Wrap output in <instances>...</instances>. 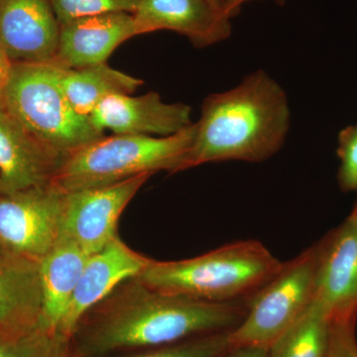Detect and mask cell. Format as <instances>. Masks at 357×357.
I'll list each match as a JSON object with an SVG mask.
<instances>
[{
  "label": "cell",
  "mask_w": 357,
  "mask_h": 357,
  "mask_svg": "<svg viewBox=\"0 0 357 357\" xmlns=\"http://www.w3.org/2000/svg\"><path fill=\"white\" fill-rule=\"evenodd\" d=\"M153 174H142L117 184L64 192L60 236L95 255L117 237L122 211Z\"/></svg>",
  "instance_id": "cell-8"
},
{
  "label": "cell",
  "mask_w": 357,
  "mask_h": 357,
  "mask_svg": "<svg viewBox=\"0 0 357 357\" xmlns=\"http://www.w3.org/2000/svg\"><path fill=\"white\" fill-rule=\"evenodd\" d=\"M138 35L132 14L128 13L98 14L61 23L53 65L79 69L107 63L117 47Z\"/></svg>",
  "instance_id": "cell-14"
},
{
  "label": "cell",
  "mask_w": 357,
  "mask_h": 357,
  "mask_svg": "<svg viewBox=\"0 0 357 357\" xmlns=\"http://www.w3.org/2000/svg\"><path fill=\"white\" fill-rule=\"evenodd\" d=\"M340 165L337 181L342 192H357V124L342 129L338 135Z\"/></svg>",
  "instance_id": "cell-23"
},
{
  "label": "cell",
  "mask_w": 357,
  "mask_h": 357,
  "mask_svg": "<svg viewBox=\"0 0 357 357\" xmlns=\"http://www.w3.org/2000/svg\"><path fill=\"white\" fill-rule=\"evenodd\" d=\"M126 286L105 303L91 340L96 351L157 347L197 333L227 332L246 312L236 302H204L161 292L137 278Z\"/></svg>",
  "instance_id": "cell-2"
},
{
  "label": "cell",
  "mask_w": 357,
  "mask_h": 357,
  "mask_svg": "<svg viewBox=\"0 0 357 357\" xmlns=\"http://www.w3.org/2000/svg\"><path fill=\"white\" fill-rule=\"evenodd\" d=\"M319 245L283 263L278 273L256 291L241 323L229 331L234 347L270 349L311 306L316 296Z\"/></svg>",
  "instance_id": "cell-6"
},
{
  "label": "cell",
  "mask_w": 357,
  "mask_h": 357,
  "mask_svg": "<svg viewBox=\"0 0 357 357\" xmlns=\"http://www.w3.org/2000/svg\"><path fill=\"white\" fill-rule=\"evenodd\" d=\"M59 81L73 109L89 117L105 98L116 93L132 95L143 82L100 63L79 69H62Z\"/></svg>",
  "instance_id": "cell-18"
},
{
  "label": "cell",
  "mask_w": 357,
  "mask_h": 357,
  "mask_svg": "<svg viewBox=\"0 0 357 357\" xmlns=\"http://www.w3.org/2000/svg\"><path fill=\"white\" fill-rule=\"evenodd\" d=\"M220 357H269V349L257 347H234Z\"/></svg>",
  "instance_id": "cell-26"
},
{
  "label": "cell",
  "mask_w": 357,
  "mask_h": 357,
  "mask_svg": "<svg viewBox=\"0 0 357 357\" xmlns=\"http://www.w3.org/2000/svg\"><path fill=\"white\" fill-rule=\"evenodd\" d=\"M131 14L139 35L169 30L199 48L225 41L232 31L231 20L208 0H137Z\"/></svg>",
  "instance_id": "cell-15"
},
{
  "label": "cell",
  "mask_w": 357,
  "mask_h": 357,
  "mask_svg": "<svg viewBox=\"0 0 357 357\" xmlns=\"http://www.w3.org/2000/svg\"><path fill=\"white\" fill-rule=\"evenodd\" d=\"M59 34L52 0H0V46L13 64H53Z\"/></svg>",
  "instance_id": "cell-13"
},
{
  "label": "cell",
  "mask_w": 357,
  "mask_h": 357,
  "mask_svg": "<svg viewBox=\"0 0 357 357\" xmlns=\"http://www.w3.org/2000/svg\"><path fill=\"white\" fill-rule=\"evenodd\" d=\"M89 121L102 133L109 130L114 134L160 137L180 132L192 124L189 105L164 102L154 91L140 96H107L93 110Z\"/></svg>",
  "instance_id": "cell-12"
},
{
  "label": "cell",
  "mask_w": 357,
  "mask_h": 357,
  "mask_svg": "<svg viewBox=\"0 0 357 357\" xmlns=\"http://www.w3.org/2000/svg\"><path fill=\"white\" fill-rule=\"evenodd\" d=\"M333 319L316 300L269 349V357H330Z\"/></svg>",
  "instance_id": "cell-19"
},
{
  "label": "cell",
  "mask_w": 357,
  "mask_h": 357,
  "mask_svg": "<svg viewBox=\"0 0 357 357\" xmlns=\"http://www.w3.org/2000/svg\"><path fill=\"white\" fill-rule=\"evenodd\" d=\"M57 333L40 326L25 335L0 333V357H57L53 342Z\"/></svg>",
  "instance_id": "cell-20"
},
{
  "label": "cell",
  "mask_w": 357,
  "mask_h": 357,
  "mask_svg": "<svg viewBox=\"0 0 357 357\" xmlns=\"http://www.w3.org/2000/svg\"><path fill=\"white\" fill-rule=\"evenodd\" d=\"M151 261L129 248L119 236L89 255L58 332L70 337L89 310L107 299L121 284L138 278Z\"/></svg>",
  "instance_id": "cell-11"
},
{
  "label": "cell",
  "mask_w": 357,
  "mask_h": 357,
  "mask_svg": "<svg viewBox=\"0 0 357 357\" xmlns=\"http://www.w3.org/2000/svg\"><path fill=\"white\" fill-rule=\"evenodd\" d=\"M354 326L356 321L342 323L333 321L330 357H357Z\"/></svg>",
  "instance_id": "cell-24"
},
{
  "label": "cell",
  "mask_w": 357,
  "mask_h": 357,
  "mask_svg": "<svg viewBox=\"0 0 357 357\" xmlns=\"http://www.w3.org/2000/svg\"><path fill=\"white\" fill-rule=\"evenodd\" d=\"M282 265L259 241H243L190 259L152 260L137 279L161 292L230 303L259 290Z\"/></svg>",
  "instance_id": "cell-3"
},
{
  "label": "cell",
  "mask_w": 357,
  "mask_h": 357,
  "mask_svg": "<svg viewBox=\"0 0 357 357\" xmlns=\"http://www.w3.org/2000/svg\"><path fill=\"white\" fill-rule=\"evenodd\" d=\"M196 126L164 137L102 136L67 155L51 184L62 192L107 187L159 171L185 170Z\"/></svg>",
  "instance_id": "cell-4"
},
{
  "label": "cell",
  "mask_w": 357,
  "mask_h": 357,
  "mask_svg": "<svg viewBox=\"0 0 357 357\" xmlns=\"http://www.w3.org/2000/svg\"><path fill=\"white\" fill-rule=\"evenodd\" d=\"M67 155L40 140L0 102V194L51 184Z\"/></svg>",
  "instance_id": "cell-10"
},
{
  "label": "cell",
  "mask_w": 357,
  "mask_h": 357,
  "mask_svg": "<svg viewBox=\"0 0 357 357\" xmlns=\"http://www.w3.org/2000/svg\"><path fill=\"white\" fill-rule=\"evenodd\" d=\"M13 67V61L0 46V102H3L4 93H6L7 84L10 79Z\"/></svg>",
  "instance_id": "cell-25"
},
{
  "label": "cell",
  "mask_w": 357,
  "mask_h": 357,
  "mask_svg": "<svg viewBox=\"0 0 357 357\" xmlns=\"http://www.w3.org/2000/svg\"><path fill=\"white\" fill-rule=\"evenodd\" d=\"M229 331L211 333L187 344L166 347L137 357H220L232 349Z\"/></svg>",
  "instance_id": "cell-22"
},
{
  "label": "cell",
  "mask_w": 357,
  "mask_h": 357,
  "mask_svg": "<svg viewBox=\"0 0 357 357\" xmlns=\"http://www.w3.org/2000/svg\"><path fill=\"white\" fill-rule=\"evenodd\" d=\"M208 1L210 2L213 8L217 9L218 11L225 15V7L227 6V0H208Z\"/></svg>",
  "instance_id": "cell-28"
},
{
  "label": "cell",
  "mask_w": 357,
  "mask_h": 357,
  "mask_svg": "<svg viewBox=\"0 0 357 357\" xmlns=\"http://www.w3.org/2000/svg\"><path fill=\"white\" fill-rule=\"evenodd\" d=\"M250 1H253V0H227V6L225 7V15L229 18V20H231L232 17H234V16L239 13L243 4ZM274 1L278 6H284L287 2V0H274Z\"/></svg>",
  "instance_id": "cell-27"
},
{
  "label": "cell",
  "mask_w": 357,
  "mask_h": 357,
  "mask_svg": "<svg viewBox=\"0 0 357 357\" xmlns=\"http://www.w3.org/2000/svg\"><path fill=\"white\" fill-rule=\"evenodd\" d=\"M288 96L265 70L251 73L238 86L206 96L185 169L206 163L271 158L290 129Z\"/></svg>",
  "instance_id": "cell-1"
},
{
  "label": "cell",
  "mask_w": 357,
  "mask_h": 357,
  "mask_svg": "<svg viewBox=\"0 0 357 357\" xmlns=\"http://www.w3.org/2000/svg\"><path fill=\"white\" fill-rule=\"evenodd\" d=\"M40 262L0 250V333L20 335L42 325Z\"/></svg>",
  "instance_id": "cell-16"
},
{
  "label": "cell",
  "mask_w": 357,
  "mask_h": 357,
  "mask_svg": "<svg viewBox=\"0 0 357 357\" xmlns=\"http://www.w3.org/2000/svg\"><path fill=\"white\" fill-rule=\"evenodd\" d=\"M63 197L52 184L0 194V250L41 262L60 236Z\"/></svg>",
  "instance_id": "cell-7"
},
{
  "label": "cell",
  "mask_w": 357,
  "mask_h": 357,
  "mask_svg": "<svg viewBox=\"0 0 357 357\" xmlns=\"http://www.w3.org/2000/svg\"><path fill=\"white\" fill-rule=\"evenodd\" d=\"M89 255L76 243L59 236L41 262L43 317L42 328L58 331Z\"/></svg>",
  "instance_id": "cell-17"
},
{
  "label": "cell",
  "mask_w": 357,
  "mask_h": 357,
  "mask_svg": "<svg viewBox=\"0 0 357 357\" xmlns=\"http://www.w3.org/2000/svg\"><path fill=\"white\" fill-rule=\"evenodd\" d=\"M137 0H52L59 22L112 13H132Z\"/></svg>",
  "instance_id": "cell-21"
},
{
  "label": "cell",
  "mask_w": 357,
  "mask_h": 357,
  "mask_svg": "<svg viewBox=\"0 0 357 357\" xmlns=\"http://www.w3.org/2000/svg\"><path fill=\"white\" fill-rule=\"evenodd\" d=\"M53 64L15 63L4 93V105L28 130L49 146L69 154L98 139L89 117L77 114L59 81Z\"/></svg>",
  "instance_id": "cell-5"
},
{
  "label": "cell",
  "mask_w": 357,
  "mask_h": 357,
  "mask_svg": "<svg viewBox=\"0 0 357 357\" xmlns=\"http://www.w3.org/2000/svg\"><path fill=\"white\" fill-rule=\"evenodd\" d=\"M314 300L333 323L357 318V198L337 229L318 243Z\"/></svg>",
  "instance_id": "cell-9"
}]
</instances>
